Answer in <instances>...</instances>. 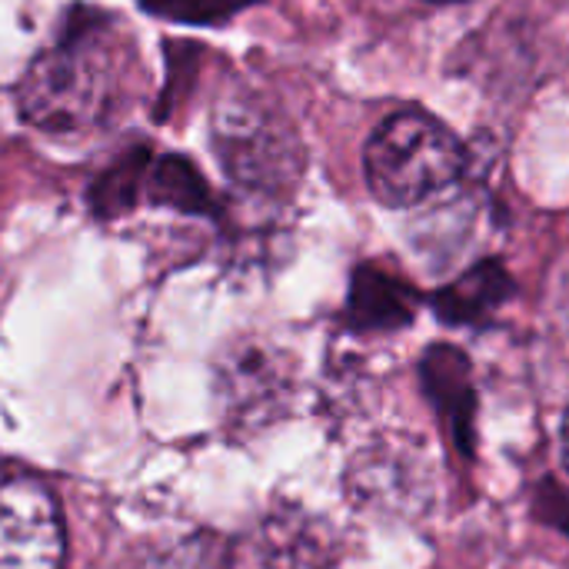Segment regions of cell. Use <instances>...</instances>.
<instances>
[{"label":"cell","mask_w":569,"mask_h":569,"mask_svg":"<svg viewBox=\"0 0 569 569\" xmlns=\"http://www.w3.org/2000/svg\"><path fill=\"white\" fill-rule=\"evenodd\" d=\"M330 533L300 510L267 513L230 550V569H330Z\"/></svg>","instance_id":"8992f818"},{"label":"cell","mask_w":569,"mask_h":569,"mask_svg":"<svg viewBox=\"0 0 569 569\" xmlns=\"http://www.w3.org/2000/svg\"><path fill=\"white\" fill-rule=\"evenodd\" d=\"M247 3H257V0H143L147 10L190 20V23H220Z\"/></svg>","instance_id":"9c48e42d"},{"label":"cell","mask_w":569,"mask_h":569,"mask_svg":"<svg viewBox=\"0 0 569 569\" xmlns=\"http://www.w3.org/2000/svg\"><path fill=\"white\" fill-rule=\"evenodd\" d=\"M133 50L110 17L77 7L17 83L20 117L43 133H90L110 123L130 93Z\"/></svg>","instance_id":"6da1fadb"},{"label":"cell","mask_w":569,"mask_h":569,"mask_svg":"<svg viewBox=\"0 0 569 569\" xmlns=\"http://www.w3.org/2000/svg\"><path fill=\"white\" fill-rule=\"evenodd\" d=\"M143 177H147L143 157H127L120 167L103 173L93 187V203H97L100 217H113L123 207H130L137 200V193L143 190Z\"/></svg>","instance_id":"ba28073f"},{"label":"cell","mask_w":569,"mask_h":569,"mask_svg":"<svg viewBox=\"0 0 569 569\" xmlns=\"http://www.w3.org/2000/svg\"><path fill=\"white\" fill-rule=\"evenodd\" d=\"M143 190H147L150 203L173 207L180 213H210L213 210L207 180L187 157H177V153H167L153 167H147Z\"/></svg>","instance_id":"52a82bcc"},{"label":"cell","mask_w":569,"mask_h":569,"mask_svg":"<svg viewBox=\"0 0 569 569\" xmlns=\"http://www.w3.org/2000/svg\"><path fill=\"white\" fill-rule=\"evenodd\" d=\"M210 143L230 180L250 190H273L293 180L297 153L290 133L250 100H230L213 113Z\"/></svg>","instance_id":"3957f363"},{"label":"cell","mask_w":569,"mask_h":569,"mask_svg":"<svg viewBox=\"0 0 569 569\" xmlns=\"http://www.w3.org/2000/svg\"><path fill=\"white\" fill-rule=\"evenodd\" d=\"M290 380L283 360L263 343H237L217 370V397L223 417L237 430H260L287 400Z\"/></svg>","instance_id":"5b68a950"},{"label":"cell","mask_w":569,"mask_h":569,"mask_svg":"<svg viewBox=\"0 0 569 569\" xmlns=\"http://www.w3.org/2000/svg\"><path fill=\"white\" fill-rule=\"evenodd\" d=\"M467 153L460 140L423 110L390 113L367 140L363 170L373 197L387 207L407 210L440 190H447L463 173Z\"/></svg>","instance_id":"7a4b0ae2"},{"label":"cell","mask_w":569,"mask_h":569,"mask_svg":"<svg viewBox=\"0 0 569 569\" xmlns=\"http://www.w3.org/2000/svg\"><path fill=\"white\" fill-rule=\"evenodd\" d=\"M563 457H567V467H569V413H567V420H563Z\"/></svg>","instance_id":"30bf717a"},{"label":"cell","mask_w":569,"mask_h":569,"mask_svg":"<svg viewBox=\"0 0 569 569\" xmlns=\"http://www.w3.org/2000/svg\"><path fill=\"white\" fill-rule=\"evenodd\" d=\"M67 533L53 493L33 477L0 480V569H63Z\"/></svg>","instance_id":"277c9868"}]
</instances>
